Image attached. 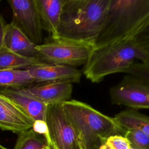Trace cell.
Wrapping results in <instances>:
<instances>
[{"label":"cell","mask_w":149,"mask_h":149,"mask_svg":"<svg viewBox=\"0 0 149 149\" xmlns=\"http://www.w3.org/2000/svg\"><path fill=\"white\" fill-rule=\"evenodd\" d=\"M94 49L93 44L59 39L36 46L42 62L71 67L84 65Z\"/></svg>","instance_id":"5"},{"label":"cell","mask_w":149,"mask_h":149,"mask_svg":"<svg viewBox=\"0 0 149 149\" xmlns=\"http://www.w3.org/2000/svg\"><path fill=\"white\" fill-rule=\"evenodd\" d=\"M134 39L149 61V22Z\"/></svg>","instance_id":"22"},{"label":"cell","mask_w":149,"mask_h":149,"mask_svg":"<svg viewBox=\"0 0 149 149\" xmlns=\"http://www.w3.org/2000/svg\"><path fill=\"white\" fill-rule=\"evenodd\" d=\"M6 22L3 16L0 13V49L3 47V40Z\"/></svg>","instance_id":"24"},{"label":"cell","mask_w":149,"mask_h":149,"mask_svg":"<svg viewBox=\"0 0 149 149\" xmlns=\"http://www.w3.org/2000/svg\"><path fill=\"white\" fill-rule=\"evenodd\" d=\"M62 105L76 130L83 149H100L109 137L123 134L113 118L85 102L70 100Z\"/></svg>","instance_id":"3"},{"label":"cell","mask_w":149,"mask_h":149,"mask_svg":"<svg viewBox=\"0 0 149 149\" xmlns=\"http://www.w3.org/2000/svg\"><path fill=\"white\" fill-rule=\"evenodd\" d=\"M149 61L135 39L116 42L104 47L94 49L83 73L93 83H99L111 74L125 72L136 61Z\"/></svg>","instance_id":"4"},{"label":"cell","mask_w":149,"mask_h":149,"mask_svg":"<svg viewBox=\"0 0 149 149\" xmlns=\"http://www.w3.org/2000/svg\"><path fill=\"white\" fill-rule=\"evenodd\" d=\"M36 46L12 23L6 24L4 34V47L23 56L38 58Z\"/></svg>","instance_id":"13"},{"label":"cell","mask_w":149,"mask_h":149,"mask_svg":"<svg viewBox=\"0 0 149 149\" xmlns=\"http://www.w3.org/2000/svg\"><path fill=\"white\" fill-rule=\"evenodd\" d=\"M45 122L49 144L54 149H80L79 140L62 104L48 105Z\"/></svg>","instance_id":"6"},{"label":"cell","mask_w":149,"mask_h":149,"mask_svg":"<svg viewBox=\"0 0 149 149\" xmlns=\"http://www.w3.org/2000/svg\"><path fill=\"white\" fill-rule=\"evenodd\" d=\"M42 63L38 58L19 55L3 47L0 49V70L22 69Z\"/></svg>","instance_id":"16"},{"label":"cell","mask_w":149,"mask_h":149,"mask_svg":"<svg viewBox=\"0 0 149 149\" xmlns=\"http://www.w3.org/2000/svg\"><path fill=\"white\" fill-rule=\"evenodd\" d=\"M116 123L123 131L136 130L149 136V116L137 110L122 111L113 117Z\"/></svg>","instance_id":"15"},{"label":"cell","mask_w":149,"mask_h":149,"mask_svg":"<svg viewBox=\"0 0 149 149\" xmlns=\"http://www.w3.org/2000/svg\"><path fill=\"white\" fill-rule=\"evenodd\" d=\"M149 22V0H111L94 49L134 38Z\"/></svg>","instance_id":"2"},{"label":"cell","mask_w":149,"mask_h":149,"mask_svg":"<svg viewBox=\"0 0 149 149\" xmlns=\"http://www.w3.org/2000/svg\"><path fill=\"white\" fill-rule=\"evenodd\" d=\"M29 72L24 69L0 70V87L10 88L26 87L34 83Z\"/></svg>","instance_id":"17"},{"label":"cell","mask_w":149,"mask_h":149,"mask_svg":"<svg viewBox=\"0 0 149 149\" xmlns=\"http://www.w3.org/2000/svg\"><path fill=\"white\" fill-rule=\"evenodd\" d=\"M49 144L47 137L32 128L18 134L13 149H42Z\"/></svg>","instance_id":"18"},{"label":"cell","mask_w":149,"mask_h":149,"mask_svg":"<svg viewBox=\"0 0 149 149\" xmlns=\"http://www.w3.org/2000/svg\"><path fill=\"white\" fill-rule=\"evenodd\" d=\"M42 149H54L51 146H50L49 144H48V146H47L46 147H45L44 148Z\"/></svg>","instance_id":"25"},{"label":"cell","mask_w":149,"mask_h":149,"mask_svg":"<svg viewBox=\"0 0 149 149\" xmlns=\"http://www.w3.org/2000/svg\"><path fill=\"white\" fill-rule=\"evenodd\" d=\"M110 3L111 0H65L56 40L94 44L105 22Z\"/></svg>","instance_id":"1"},{"label":"cell","mask_w":149,"mask_h":149,"mask_svg":"<svg viewBox=\"0 0 149 149\" xmlns=\"http://www.w3.org/2000/svg\"><path fill=\"white\" fill-rule=\"evenodd\" d=\"M0 149H9V148L5 147L4 146H3V145L1 143V142H0Z\"/></svg>","instance_id":"26"},{"label":"cell","mask_w":149,"mask_h":149,"mask_svg":"<svg viewBox=\"0 0 149 149\" xmlns=\"http://www.w3.org/2000/svg\"><path fill=\"white\" fill-rule=\"evenodd\" d=\"M35 83L69 81L79 83L81 72L74 67L41 63L26 68Z\"/></svg>","instance_id":"9"},{"label":"cell","mask_w":149,"mask_h":149,"mask_svg":"<svg viewBox=\"0 0 149 149\" xmlns=\"http://www.w3.org/2000/svg\"><path fill=\"white\" fill-rule=\"evenodd\" d=\"M113 104L125 105L132 109H149V86L128 75L109 90Z\"/></svg>","instance_id":"8"},{"label":"cell","mask_w":149,"mask_h":149,"mask_svg":"<svg viewBox=\"0 0 149 149\" xmlns=\"http://www.w3.org/2000/svg\"><path fill=\"white\" fill-rule=\"evenodd\" d=\"M0 2H1V0H0Z\"/></svg>","instance_id":"28"},{"label":"cell","mask_w":149,"mask_h":149,"mask_svg":"<svg viewBox=\"0 0 149 149\" xmlns=\"http://www.w3.org/2000/svg\"><path fill=\"white\" fill-rule=\"evenodd\" d=\"M0 94L4 95L18 106L34 122H45L48 105L28 93L23 87L1 88Z\"/></svg>","instance_id":"12"},{"label":"cell","mask_w":149,"mask_h":149,"mask_svg":"<svg viewBox=\"0 0 149 149\" xmlns=\"http://www.w3.org/2000/svg\"><path fill=\"white\" fill-rule=\"evenodd\" d=\"M32 129L37 133L45 135L49 143V136H48V131L47 125L45 122L44 121H36L34 122Z\"/></svg>","instance_id":"23"},{"label":"cell","mask_w":149,"mask_h":149,"mask_svg":"<svg viewBox=\"0 0 149 149\" xmlns=\"http://www.w3.org/2000/svg\"><path fill=\"white\" fill-rule=\"evenodd\" d=\"M80 149H83V148H80Z\"/></svg>","instance_id":"27"},{"label":"cell","mask_w":149,"mask_h":149,"mask_svg":"<svg viewBox=\"0 0 149 149\" xmlns=\"http://www.w3.org/2000/svg\"><path fill=\"white\" fill-rule=\"evenodd\" d=\"M65 0H36L42 29L52 40L57 38V30Z\"/></svg>","instance_id":"14"},{"label":"cell","mask_w":149,"mask_h":149,"mask_svg":"<svg viewBox=\"0 0 149 149\" xmlns=\"http://www.w3.org/2000/svg\"><path fill=\"white\" fill-rule=\"evenodd\" d=\"M12 22L35 45L42 44L43 33L36 0H8Z\"/></svg>","instance_id":"7"},{"label":"cell","mask_w":149,"mask_h":149,"mask_svg":"<svg viewBox=\"0 0 149 149\" xmlns=\"http://www.w3.org/2000/svg\"><path fill=\"white\" fill-rule=\"evenodd\" d=\"M100 149H135L129 140L122 134H115L109 137Z\"/></svg>","instance_id":"21"},{"label":"cell","mask_w":149,"mask_h":149,"mask_svg":"<svg viewBox=\"0 0 149 149\" xmlns=\"http://www.w3.org/2000/svg\"><path fill=\"white\" fill-rule=\"evenodd\" d=\"M33 123L18 106L0 94V129L19 134L31 129Z\"/></svg>","instance_id":"11"},{"label":"cell","mask_w":149,"mask_h":149,"mask_svg":"<svg viewBox=\"0 0 149 149\" xmlns=\"http://www.w3.org/2000/svg\"><path fill=\"white\" fill-rule=\"evenodd\" d=\"M135 149H149V136L139 130L125 131L123 134Z\"/></svg>","instance_id":"19"},{"label":"cell","mask_w":149,"mask_h":149,"mask_svg":"<svg viewBox=\"0 0 149 149\" xmlns=\"http://www.w3.org/2000/svg\"><path fill=\"white\" fill-rule=\"evenodd\" d=\"M23 88L47 105L62 104L70 100L73 92L72 83L69 81L43 83Z\"/></svg>","instance_id":"10"},{"label":"cell","mask_w":149,"mask_h":149,"mask_svg":"<svg viewBox=\"0 0 149 149\" xmlns=\"http://www.w3.org/2000/svg\"><path fill=\"white\" fill-rule=\"evenodd\" d=\"M124 73L133 76L149 86V61H137L132 64Z\"/></svg>","instance_id":"20"}]
</instances>
